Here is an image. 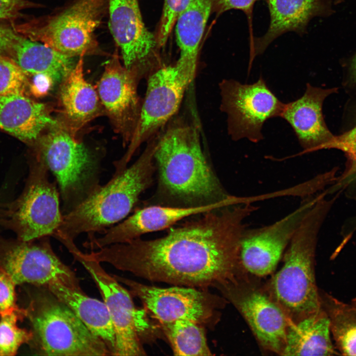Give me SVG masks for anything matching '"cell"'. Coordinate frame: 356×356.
I'll return each instance as SVG.
<instances>
[{
	"mask_svg": "<svg viewBox=\"0 0 356 356\" xmlns=\"http://www.w3.org/2000/svg\"><path fill=\"white\" fill-rule=\"evenodd\" d=\"M258 207L241 202L203 213L153 240L103 247L91 259L150 281L208 290L247 275L240 260L245 220Z\"/></svg>",
	"mask_w": 356,
	"mask_h": 356,
	"instance_id": "obj_1",
	"label": "cell"
},
{
	"mask_svg": "<svg viewBox=\"0 0 356 356\" xmlns=\"http://www.w3.org/2000/svg\"><path fill=\"white\" fill-rule=\"evenodd\" d=\"M158 134L154 157L157 195L176 207L205 206L230 199L202 150L198 125L182 118Z\"/></svg>",
	"mask_w": 356,
	"mask_h": 356,
	"instance_id": "obj_2",
	"label": "cell"
},
{
	"mask_svg": "<svg viewBox=\"0 0 356 356\" xmlns=\"http://www.w3.org/2000/svg\"><path fill=\"white\" fill-rule=\"evenodd\" d=\"M336 197L324 193L303 218L284 256L281 268L267 289L273 300L293 322L322 308L315 275V255L318 235Z\"/></svg>",
	"mask_w": 356,
	"mask_h": 356,
	"instance_id": "obj_3",
	"label": "cell"
},
{
	"mask_svg": "<svg viewBox=\"0 0 356 356\" xmlns=\"http://www.w3.org/2000/svg\"><path fill=\"white\" fill-rule=\"evenodd\" d=\"M157 137L155 135L147 141L144 150L131 166L114 174L75 209L63 215L52 237L74 241L82 233L94 235L124 220L152 182Z\"/></svg>",
	"mask_w": 356,
	"mask_h": 356,
	"instance_id": "obj_4",
	"label": "cell"
},
{
	"mask_svg": "<svg viewBox=\"0 0 356 356\" xmlns=\"http://www.w3.org/2000/svg\"><path fill=\"white\" fill-rule=\"evenodd\" d=\"M33 146L55 177L63 215L75 209L101 185V154L78 140L58 121L48 127Z\"/></svg>",
	"mask_w": 356,
	"mask_h": 356,
	"instance_id": "obj_5",
	"label": "cell"
},
{
	"mask_svg": "<svg viewBox=\"0 0 356 356\" xmlns=\"http://www.w3.org/2000/svg\"><path fill=\"white\" fill-rule=\"evenodd\" d=\"M49 172L44 158L33 152L21 193L11 201L0 202V226L20 240L52 236L62 222L58 186Z\"/></svg>",
	"mask_w": 356,
	"mask_h": 356,
	"instance_id": "obj_6",
	"label": "cell"
},
{
	"mask_svg": "<svg viewBox=\"0 0 356 356\" xmlns=\"http://www.w3.org/2000/svg\"><path fill=\"white\" fill-rule=\"evenodd\" d=\"M26 310L32 326V341L41 355H111L105 343L49 290L34 295Z\"/></svg>",
	"mask_w": 356,
	"mask_h": 356,
	"instance_id": "obj_7",
	"label": "cell"
},
{
	"mask_svg": "<svg viewBox=\"0 0 356 356\" xmlns=\"http://www.w3.org/2000/svg\"><path fill=\"white\" fill-rule=\"evenodd\" d=\"M109 0H75L54 14L12 24L19 34L70 57L102 54L95 32Z\"/></svg>",
	"mask_w": 356,
	"mask_h": 356,
	"instance_id": "obj_8",
	"label": "cell"
},
{
	"mask_svg": "<svg viewBox=\"0 0 356 356\" xmlns=\"http://www.w3.org/2000/svg\"><path fill=\"white\" fill-rule=\"evenodd\" d=\"M113 276L127 286L160 324L187 319L213 329L220 320L221 310L228 303L224 297L204 290L174 286L160 288L142 284L117 275Z\"/></svg>",
	"mask_w": 356,
	"mask_h": 356,
	"instance_id": "obj_9",
	"label": "cell"
},
{
	"mask_svg": "<svg viewBox=\"0 0 356 356\" xmlns=\"http://www.w3.org/2000/svg\"><path fill=\"white\" fill-rule=\"evenodd\" d=\"M176 65L162 66L148 77L138 121L127 151L114 162L115 173L125 169L140 145L158 134L178 111L191 83Z\"/></svg>",
	"mask_w": 356,
	"mask_h": 356,
	"instance_id": "obj_10",
	"label": "cell"
},
{
	"mask_svg": "<svg viewBox=\"0 0 356 356\" xmlns=\"http://www.w3.org/2000/svg\"><path fill=\"white\" fill-rule=\"evenodd\" d=\"M221 110L227 115V131L232 140L247 138L257 143L264 139L262 128L268 119L280 117L285 103L269 89L262 76L253 84L233 79L219 84Z\"/></svg>",
	"mask_w": 356,
	"mask_h": 356,
	"instance_id": "obj_11",
	"label": "cell"
},
{
	"mask_svg": "<svg viewBox=\"0 0 356 356\" xmlns=\"http://www.w3.org/2000/svg\"><path fill=\"white\" fill-rule=\"evenodd\" d=\"M77 247L70 253L80 262L96 284L108 310L115 336L114 356L146 355L142 344L151 326L143 310L134 306L130 292L96 261L83 258Z\"/></svg>",
	"mask_w": 356,
	"mask_h": 356,
	"instance_id": "obj_12",
	"label": "cell"
},
{
	"mask_svg": "<svg viewBox=\"0 0 356 356\" xmlns=\"http://www.w3.org/2000/svg\"><path fill=\"white\" fill-rule=\"evenodd\" d=\"M49 237L25 241L0 234V266L16 285L46 287L59 280L81 289L76 274L55 254Z\"/></svg>",
	"mask_w": 356,
	"mask_h": 356,
	"instance_id": "obj_13",
	"label": "cell"
},
{
	"mask_svg": "<svg viewBox=\"0 0 356 356\" xmlns=\"http://www.w3.org/2000/svg\"><path fill=\"white\" fill-rule=\"evenodd\" d=\"M218 289L241 314L262 348L281 355L290 320L267 290L254 285L248 276Z\"/></svg>",
	"mask_w": 356,
	"mask_h": 356,
	"instance_id": "obj_14",
	"label": "cell"
},
{
	"mask_svg": "<svg viewBox=\"0 0 356 356\" xmlns=\"http://www.w3.org/2000/svg\"><path fill=\"white\" fill-rule=\"evenodd\" d=\"M320 194L309 195L296 209L271 224L245 229L240 260L247 272L263 277L275 270L296 230Z\"/></svg>",
	"mask_w": 356,
	"mask_h": 356,
	"instance_id": "obj_15",
	"label": "cell"
},
{
	"mask_svg": "<svg viewBox=\"0 0 356 356\" xmlns=\"http://www.w3.org/2000/svg\"><path fill=\"white\" fill-rule=\"evenodd\" d=\"M109 27L120 48L123 64L141 79L160 68L158 44L145 27L137 0H109Z\"/></svg>",
	"mask_w": 356,
	"mask_h": 356,
	"instance_id": "obj_16",
	"label": "cell"
},
{
	"mask_svg": "<svg viewBox=\"0 0 356 356\" xmlns=\"http://www.w3.org/2000/svg\"><path fill=\"white\" fill-rule=\"evenodd\" d=\"M140 79L120 63L116 53L108 60L98 84L103 110L124 143H129L136 129L142 100L137 92Z\"/></svg>",
	"mask_w": 356,
	"mask_h": 356,
	"instance_id": "obj_17",
	"label": "cell"
},
{
	"mask_svg": "<svg viewBox=\"0 0 356 356\" xmlns=\"http://www.w3.org/2000/svg\"><path fill=\"white\" fill-rule=\"evenodd\" d=\"M234 201L231 198L201 206L154 205L138 209L129 217L106 229L102 232V236L89 237V240L84 246L92 250L113 244L128 242L144 234L167 228L186 217L231 205Z\"/></svg>",
	"mask_w": 356,
	"mask_h": 356,
	"instance_id": "obj_18",
	"label": "cell"
},
{
	"mask_svg": "<svg viewBox=\"0 0 356 356\" xmlns=\"http://www.w3.org/2000/svg\"><path fill=\"white\" fill-rule=\"evenodd\" d=\"M269 10L270 21L262 37L250 39L249 70L255 57L262 54L276 38L288 32L303 35L314 17H327L335 13L334 0H264Z\"/></svg>",
	"mask_w": 356,
	"mask_h": 356,
	"instance_id": "obj_19",
	"label": "cell"
},
{
	"mask_svg": "<svg viewBox=\"0 0 356 356\" xmlns=\"http://www.w3.org/2000/svg\"><path fill=\"white\" fill-rule=\"evenodd\" d=\"M337 91L336 88L323 89L307 83L301 97L285 103L280 117L292 128L302 153L324 149L334 136L325 122L322 105L325 98Z\"/></svg>",
	"mask_w": 356,
	"mask_h": 356,
	"instance_id": "obj_20",
	"label": "cell"
},
{
	"mask_svg": "<svg viewBox=\"0 0 356 356\" xmlns=\"http://www.w3.org/2000/svg\"><path fill=\"white\" fill-rule=\"evenodd\" d=\"M84 56L79 57L59 90L60 119L57 121L75 136L104 111L97 91L84 77Z\"/></svg>",
	"mask_w": 356,
	"mask_h": 356,
	"instance_id": "obj_21",
	"label": "cell"
},
{
	"mask_svg": "<svg viewBox=\"0 0 356 356\" xmlns=\"http://www.w3.org/2000/svg\"><path fill=\"white\" fill-rule=\"evenodd\" d=\"M5 57L13 61L27 77L43 75L60 84L75 66L77 57L63 54L45 44L32 40L16 31Z\"/></svg>",
	"mask_w": 356,
	"mask_h": 356,
	"instance_id": "obj_22",
	"label": "cell"
},
{
	"mask_svg": "<svg viewBox=\"0 0 356 356\" xmlns=\"http://www.w3.org/2000/svg\"><path fill=\"white\" fill-rule=\"evenodd\" d=\"M57 122L45 104L28 95H0V129L33 146L48 127Z\"/></svg>",
	"mask_w": 356,
	"mask_h": 356,
	"instance_id": "obj_23",
	"label": "cell"
},
{
	"mask_svg": "<svg viewBox=\"0 0 356 356\" xmlns=\"http://www.w3.org/2000/svg\"><path fill=\"white\" fill-rule=\"evenodd\" d=\"M47 289L67 306L95 335L106 345L114 356L115 336L107 308L103 301L91 298L82 289L71 287L59 280L51 282Z\"/></svg>",
	"mask_w": 356,
	"mask_h": 356,
	"instance_id": "obj_24",
	"label": "cell"
},
{
	"mask_svg": "<svg viewBox=\"0 0 356 356\" xmlns=\"http://www.w3.org/2000/svg\"><path fill=\"white\" fill-rule=\"evenodd\" d=\"M212 9L211 0H190L176 23L180 50L176 65L192 81L195 75L199 44Z\"/></svg>",
	"mask_w": 356,
	"mask_h": 356,
	"instance_id": "obj_25",
	"label": "cell"
},
{
	"mask_svg": "<svg viewBox=\"0 0 356 356\" xmlns=\"http://www.w3.org/2000/svg\"><path fill=\"white\" fill-rule=\"evenodd\" d=\"M336 349L330 320L322 307L296 323L290 320L281 356H331L337 354Z\"/></svg>",
	"mask_w": 356,
	"mask_h": 356,
	"instance_id": "obj_26",
	"label": "cell"
},
{
	"mask_svg": "<svg viewBox=\"0 0 356 356\" xmlns=\"http://www.w3.org/2000/svg\"><path fill=\"white\" fill-rule=\"evenodd\" d=\"M320 294L336 350L343 355L356 356V298L345 302L327 293Z\"/></svg>",
	"mask_w": 356,
	"mask_h": 356,
	"instance_id": "obj_27",
	"label": "cell"
},
{
	"mask_svg": "<svg viewBox=\"0 0 356 356\" xmlns=\"http://www.w3.org/2000/svg\"><path fill=\"white\" fill-rule=\"evenodd\" d=\"M175 356H212L207 343L205 328L187 319H179L161 324Z\"/></svg>",
	"mask_w": 356,
	"mask_h": 356,
	"instance_id": "obj_28",
	"label": "cell"
},
{
	"mask_svg": "<svg viewBox=\"0 0 356 356\" xmlns=\"http://www.w3.org/2000/svg\"><path fill=\"white\" fill-rule=\"evenodd\" d=\"M341 150L347 158L346 166L341 175L327 191L329 194L346 191L351 194L356 189V126L339 135H334L325 145L324 149Z\"/></svg>",
	"mask_w": 356,
	"mask_h": 356,
	"instance_id": "obj_29",
	"label": "cell"
},
{
	"mask_svg": "<svg viewBox=\"0 0 356 356\" xmlns=\"http://www.w3.org/2000/svg\"><path fill=\"white\" fill-rule=\"evenodd\" d=\"M26 317V309L20 308L0 316V356L15 355L22 344L32 341V330L17 325L18 320Z\"/></svg>",
	"mask_w": 356,
	"mask_h": 356,
	"instance_id": "obj_30",
	"label": "cell"
},
{
	"mask_svg": "<svg viewBox=\"0 0 356 356\" xmlns=\"http://www.w3.org/2000/svg\"><path fill=\"white\" fill-rule=\"evenodd\" d=\"M28 86L26 75L13 61L6 58H0V95H27Z\"/></svg>",
	"mask_w": 356,
	"mask_h": 356,
	"instance_id": "obj_31",
	"label": "cell"
},
{
	"mask_svg": "<svg viewBox=\"0 0 356 356\" xmlns=\"http://www.w3.org/2000/svg\"><path fill=\"white\" fill-rule=\"evenodd\" d=\"M190 0H165L162 18L156 37L158 45L163 46L166 43L174 25Z\"/></svg>",
	"mask_w": 356,
	"mask_h": 356,
	"instance_id": "obj_32",
	"label": "cell"
},
{
	"mask_svg": "<svg viewBox=\"0 0 356 356\" xmlns=\"http://www.w3.org/2000/svg\"><path fill=\"white\" fill-rule=\"evenodd\" d=\"M15 285L0 266V316L19 308L16 304Z\"/></svg>",
	"mask_w": 356,
	"mask_h": 356,
	"instance_id": "obj_33",
	"label": "cell"
},
{
	"mask_svg": "<svg viewBox=\"0 0 356 356\" xmlns=\"http://www.w3.org/2000/svg\"><path fill=\"white\" fill-rule=\"evenodd\" d=\"M212 9L221 14L230 9H237L243 11L246 15L250 26V36L252 33V18L254 5L256 2L260 0H211Z\"/></svg>",
	"mask_w": 356,
	"mask_h": 356,
	"instance_id": "obj_34",
	"label": "cell"
},
{
	"mask_svg": "<svg viewBox=\"0 0 356 356\" xmlns=\"http://www.w3.org/2000/svg\"><path fill=\"white\" fill-rule=\"evenodd\" d=\"M39 6L28 0H0V20H14L21 16L22 10Z\"/></svg>",
	"mask_w": 356,
	"mask_h": 356,
	"instance_id": "obj_35",
	"label": "cell"
},
{
	"mask_svg": "<svg viewBox=\"0 0 356 356\" xmlns=\"http://www.w3.org/2000/svg\"><path fill=\"white\" fill-rule=\"evenodd\" d=\"M16 33L12 26L0 25V58H5V52Z\"/></svg>",
	"mask_w": 356,
	"mask_h": 356,
	"instance_id": "obj_36",
	"label": "cell"
},
{
	"mask_svg": "<svg viewBox=\"0 0 356 356\" xmlns=\"http://www.w3.org/2000/svg\"><path fill=\"white\" fill-rule=\"evenodd\" d=\"M349 71L351 80L352 83L356 85V52L351 59Z\"/></svg>",
	"mask_w": 356,
	"mask_h": 356,
	"instance_id": "obj_37",
	"label": "cell"
},
{
	"mask_svg": "<svg viewBox=\"0 0 356 356\" xmlns=\"http://www.w3.org/2000/svg\"><path fill=\"white\" fill-rule=\"evenodd\" d=\"M344 1V0H334L335 4H340L341 2H342Z\"/></svg>",
	"mask_w": 356,
	"mask_h": 356,
	"instance_id": "obj_38",
	"label": "cell"
}]
</instances>
